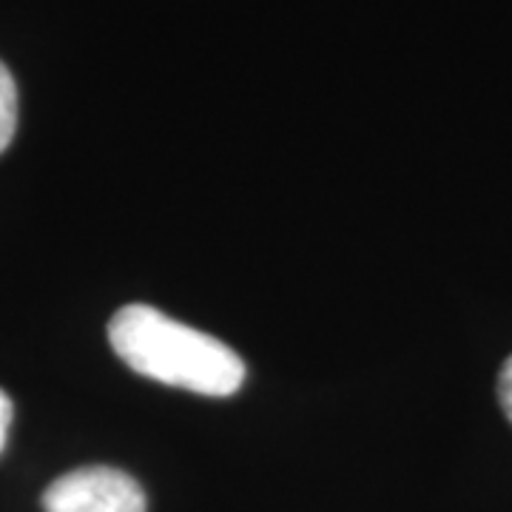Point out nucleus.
<instances>
[{"label":"nucleus","mask_w":512,"mask_h":512,"mask_svg":"<svg viewBox=\"0 0 512 512\" xmlns=\"http://www.w3.org/2000/svg\"><path fill=\"white\" fill-rule=\"evenodd\" d=\"M109 342L134 373L168 387L231 396L245 382V362L237 350L151 305H126L114 313Z\"/></svg>","instance_id":"f257e3e1"},{"label":"nucleus","mask_w":512,"mask_h":512,"mask_svg":"<svg viewBox=\"0 0 512 512\" xmlns=\"http://www.w3.org/2000/svg\"><path fill=\"white\" fill-rule=\"evenodd\" d=\"M46 512H146V493L117 467H80L43 493Z\"/></svg>","instance_id":"f03ea898"},{"label":"nucleus","mask_w":512,"mask_h":512,"mask_svg":"<svg viewBox=\"0 0 512 512\" xmlns=\"http://www.w3.org/2000/svg\"><path fill=\"white\" fill-rule=\"evenodd\" d=\"M18 128V86L12 72L0 63V154L9 148Z\"/></svg>","instance_id":"7ed1b4c3"},{"label":"nucleus","mask_w":512,"mask_h":512,"mask_svg":"<svg viewBox=\"0 0 512 512\" xmlns=\"http://www.w3.org/2000/svg\"><path fill=\"white\" fill-rule=\"evenodd\" d=\"M498 402L504 407L507 419L512 421V356L504 362L501 373H498Z\"/></svg>","instance_id":"20e7f679"},{"label":"nucleus","mask_w":512,"mask_h":512,"mask_svg":"<svg viewBox=\"0 0 512 512\" xmlns=\"http://www.w3.org/2000/svg\"><path fill=\"white\" fill-rule=\"evenodd\" d=\"M12 416H15V404L12 399L0 390V453L6 447V439H9V427H12Z\"/></svg>","instance_id":"39448f33"}]
</instances>
